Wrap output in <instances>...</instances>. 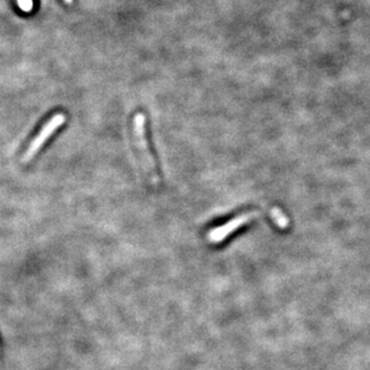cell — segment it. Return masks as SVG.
<instances>
[{
	"label": "cell",
	"mask_w": 370,
	"mask_h": 370,
	"mask_svg": "<svg viewBox=\"0 0 370 370\" xmlns=\"http://www.w3.org/2000/svg\"><path fill=\"white\" fill-rule=\"evenodd\" d=\"M145 124L146 119L143 113H138L133 119V133H135V140L137 149H138L140 161H142V165L154 182L158 180L157 170H156V164L154 156H152L151 151H150L148 140H146L145 136Z\"/></svg>",
	"instance_id": "obj_1"
},
{
	"label": "cell",
	"mask_w": 370,
	"mask_h": 370,
	"mask_svg": "<svg viewBox=\"0 0 370 370\" xmlns=\"http://www.w3.org/2000/svg\"><path fill=\"white\" fill-rule=\"evenodd\" d=\"M65 121H66V116L64 115L63 113H58L50 117V119L47 121L46 124H44L42 129H41L39 135L35 137V138L33 139V142L30 143L29 148L27 149V151H25V154H24L23 162H29L30 159L40 151V149L42 148L44 143H46L47 140L52 137L53 133L55 132V131L63 125V124H65Z\"/></svg>",
	"instance_id": "obj_2"
},
{
	"label": "cell",
	"mask_w": 370,
	"mask_h": 370,
	"mask_svg": "<svg viewBox=\"0 0 370 370\" xmlns=\"http://www.w3.org/2000/svg\"><path fill=\"white\" fill-rule=\"evenodd\" d=\"M258 216H259V212H257V211L242 213V215L235 217V218H232L231 221L225 223V224L212 229V230L209 232V235H207V237H209V240L213 242V243L222 242L226 237V236L232 234V232L237 230L238 228H241L242 225L247 224L248 222L253 221L255 217H258Z\"/></svg>",
	"instance_id": "obj_3"
},
{
	"label": "cell",
	"mask_w": 370,
	"mask_h": 370,
	"mask_svg": "<svg viewBox=\"0 0 370 370\" xmlns=\"http://www.w3.org/2000/svg\"><path fill=\"white\" fill-rule=\"evenodd\" d=\"M271 217H272L274 223H276L279 228L284 229L289 225L288 217L284 215V213L282 212V210L278 209V207H273V209L271 210Z\"/></svg>",
	"instance_id": "obj_4"
},
{
	"label": "cell",
	"mask_w": 370,
	"mask_h": 370,
	"mask_svg": "<svg viewBox=\"0 0 370 370\" xmlns=\"http://www.w3.org/2000/svg\"><path fill=\"white\" fill-rule=\"evenodd\" d=\"M18 5L23 11H30L33 9V0H18Z\"/></svg>",
	"instance_id": "obj_5"
},
{
	"label": "cell",
	"mask_w": 370,
	"mask_h": 370,
	"mask_svg": "<svg viewBox=\"0 0 370 370\" xmlns=\"http://www.w3.org/2000/svg\"><path fill=\"white\" fill-rule=\"evenodd\" d=\"M64 2H65V3H66V4H72V2H73V0H64Z\"/></svg>",
	"instance_id": "obj_6"
}]
</instances>
